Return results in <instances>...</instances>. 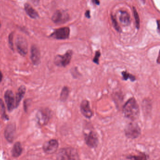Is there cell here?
I'll list each match as a JSON object with an SVG mask.
<instances>
[{
    "instance_id": "cell-1",
    "label": "cell",
    "mask_w": 160,
    "mask_h": 160,
    "mask_svg": "<svg viewBox=\"0 0 160 160\" xmlns=\"http://www.w3.org/2000/svg\"><path fill=\"white\" fill-rule=\"evenodd\" d=\"M123 113L125 117L132 121L136 120L139 118L140 114V107L135 98H131L124 104Z\"/></svg>"
},
{
    "instance_id": "cell-2",
    "label": "cell",
    "mask_w": 160,
    "mask_h": 160,
    "mask_svg": "<svg viewBox=\"0 0 160 160\" xmlns=\"http://www.w3.org/2000/svg\"><path fill=\"white\" fill-rule=\"evenodd\" d=\"M80 156L77 149L67 147L61 148L56 156V160H79Z\"/></svg>"
},
{
    "instance_id": "cell-3",
    "label": "cell",
    "mask_w": 160,
    "mask_h": 160,
    "mask_svg": "<svg viewBox=\"0 0 160 160\" xmlns=\"http://www.w3.org/2000/svg\"><path fill=\"white\" fill-rule=\"evenodd\" d=\"M125 134L128 138L135 139L138 138L141 134V129L137 123L131 122L126 126Z\"/></svg>"
},
{
    "instance_id": "cell-4",
    "label": "cell",
    "mask_w": 160,
    "mask_h": 160,
    "mask_svg": "<svg viewBox=\"0 0 160 160\" xmlns=\"http://www.w3.org/2000/svg\"><path fill=\"white\" fill-rule=\"evenodd\" d=\"M73 55V51L69 50L63 55H58L54 58V63L60 67H65L70 63Z\"/></svg>"
},
{
    "instance_id": "cell-5",
    "label": "cell",
    "mask_w": 160,
    "mask_h": 160,
    "mask_svg": "<svg viewBox=\"0 0 160 160\" xmlns=\"http://www.w3.org/2000/svg\"><path fill=\"white\" fill-rule=\"evenodd\" d=\"M52 117L50 110L48 108L41 109L37 114V119L38 123L40 125H46Z\"/></svg>"
},
{
    "instance_id": "cell-6",
    "label": "cell",
    "mask_w": 160,
    "mask_h": 160,
    "mask_svg": "<svg viewBox=\"0 0 160 160\" xmlns=\"http://www.w3.org/2000/svg\"><path fill=\"white\" fill-rule=\"evenodd\" d=\"M85 141L86 144L90 148H95L99 144V139L97 135L93 131L84 134Z\"/></svg>"
},
{
    "instance_id": "cell-7",
    "label": "cell",
    "mask_w": 160,
    "mask_h": 160,
    "mask_svg": "<svg viewBox=\"0 0 160 160\" xmlns=\"http://www.w3.org/2000/svg\"><path fill=\"white\" fill-rule=\"evenodd\" d=\"M70 30L68 27H63L55 30L51 36L59 40L66 39L69 38Z\"/></svg>"
},
{
    "instance_id": "cell-8",
    "label": "cell",
    "mask_w": 160,
    "mask_h": 160,
    "mask_svg": "<svg viewBox=\"0 0 160 160\" xmlns=\"http://www.w3.org/2000/svg\"><path fill=\"white\" fill-rule=\"evenodd\" d=\"M81 112L86 118L90 119L94 115L93 111L90 107L89 102L87 100H84L81 102L80 106Z\"/></svg>"
},
{
    "instance_id": "cell-9",
    "label": "cell",
    "mask_w": 160,
    "mask_h": 160,
    "mask_svg": "<svg viewBox=\"0 0 160 160\" xmlns=\"http://www.w3.org/2000/svg\"><path fill=\"white\" fill-rule=\"evenodd\" d=\"M69 19L68 14L65 11L57 10L52 18L53 21L57 24H62L66 22Z\"/></svg>"
},
{
    "instance_id": "cell-10",
    "label": "cell",
    "mask_w": 160,
    "mask_h": 160,
    "mask_svg": "<svg viewBox=\"0 0 160 160\" xmlns=\"http://www.w3.org/2000/svg\"><path fill=\"white\" fill-rule=\"evenodd\" d=\"M16 45L19 53L22 56H25L27 54L28 51L27 41L25 38L22 36L18 37Z\"/></svg>"
},
{
    "instance_id": "cell-11",
    "label": "cell",
    "mask_w": 160,
    "mask_h": 160,
    "mask_svg": "<svg viewBox=\"0 0 160 160\" xmlns=\"http://www.w3.org/2000/svg\"><path fill=\"white\" fill-rule=\"evenodd\" d=\"M58 146L59 144L57 140H51L44 144L43 150L47 154H54L57 151Z\"/></svg>"
},
{
    "instance_id": "cell-12",
    "label": "cell",
    "mask_w": 160,
    "mask_h": 160,
    "mask_svg": "<svg viewBox=\"0 0 160 160\" xmlns=\"http://www.w3.org/2000/svg\"><path fill=\"white\" fill-rule=\"evenodd\" d=\"M5 101L8 111H11L16 107L15 97L14 93L11 90H7L5 93Z\"/></svg>"
},
{
    "instance_id": "cell-13",
    "label": "cell",
    "mask_w": 160,
    "mask_h": 160,
    "mask_svg": "<svg viewBox=\"0 0 160 160\" xmlns=\"http://www.w3.org/2000/svg\"><path fill=\"white\" fill-rule=\"evenodd\" d=\"M16 132V126L13 123H11L7 126L4 131V136L8 142H12L15 138Z\"/></svg>"
},
{
    "instance_id": "cell-14",
    "label": "cell",
    "mask_w": 160,
    "mask_h": 160,
    "mask_svg": "<svg viewBox=\"0 0 160 160\" xmlns=\"http://www.w3.org/2000/svg\"><path fill=\"white\" fill-rule=\"evenodd\" d=\"M31 59L33 63L38 65L40 62V52L36 46H33L31 48Z\"/></svg>"
},
{
    "instance_id": "cell-15",
    "label": "cell",
    "mask_w": 160,
    "mask_h": 160,
    "mask_svg": "<svg viewBox=\"0 0 160 160\" xmlns=\"http://www.w3.org/2000/svg\"><path fill=\"white\" fill-rule=\"evenodd\" d=\"M119 20L124 26H128L131 23L130 16L126 11H120Z\"/></svg>"
},
{
    "instance_id": "cell-16",
    "label": "cell",
    "mask_w": 160,
    "mask_h": 160,
    "mask_svg": "<svg viewBox=\"0 0 160 160\" xmlns=\"http://www.w3.org/2000/svg\"><path fill=\"white\" fill-rule=\"evenodd\" d=\"M26 88L23 86L20 87L18 90V93H17L16 97H15V106L18 107L22 99L23 98L25 94Z\"/></svg>"
},
{
    "instance_id": "cell-17",
    "label": "cell",
    "mask_w": 160,
    "mask_h": 160,
    "mask_svg": "<svg viewBox=\"0 0 160 160\" xmlns=\"http://www.w3.org/2000/svg\"><path fill=\"white\" fill-rule=\"evenodd\" d=\"M24 8H25V10L26 13L28 14L29 17H31L32 18L34 19H36L38 18V14L37 12L30 5L26 3L25 5Z\"/></svg>"
},
{
    "instance_id": "cell-18",
    "label": "cell",
    "mask_w": 160,
    "mask_h": 160,
    "mask_svg": "<svg viewBox=\"0 0 160 160\" xmlns=\"http://www.w3.org/2000/svg\"><path fill=\"white\" fill-rule=\"evenodd\" d=\"M22 152V148L19 142H17L15 144L12 150V156L14 158H18L20 156Z\"/></svg>"
},
{
    "instance_id": "cell-19",
    "label": "cell",
    "mask_w": 160,
    "mask_h": 160,
    "mask_svg": "<svg viewBox=\"0 0 160 160\" xmlns=\"http://www.w3.org/2000/svg\"><path fill=\"white\" fill-rule=\"evenodd\" d=\"M70 89L68 87L65 86L63 88L60 94V100L63 102L66 101L69 96Z\"/></svg>"
},
{
    "instance_id": "cell-20",
    "label": "cell",
    "mask_w": 160,
    "mask_h": 160,
    "mask_svg": "<svg viewBox=\"0 0 160 160\" xmlns=\"http://www.w3.org/2000/svg\"><path fill=\"white\" fill-rule=\"evenodd\" d=\"M128 159L130 160H149L148 156L145 153H140L138 155L130 156L128 157Z\"/></svg>"
},
{
    "instance_id": "cell-21",
    "label": "cell",
    "mask_w": 160,
    "mask_h": 160,
    "mask_svg": "<svg viewBox=\"0 0 160 160\" xmlns=\"http://www.w3.org/2000/svg\"><path fill=\"white\" fill-rule=\"evenodd\" d=\"M123 79L125 81H127L128 80H130L131 82H135L136 81V77L130 73H128L126 71H123L122 72Z\"/></svg>"
},
{
    "instance_id": "cell-22",
    "label": "cell",
    "mask_w": 160,
    "mask_h": 160,
    "mask_svg": "<svg viewBox=\"0 0 160 160\" xmlns=\"http://www.w3.org/2000/svg\"><path fill=\"white\" fill-rule=\"evenodd\" d=\"M133 14H134V18H135V21H136V27H137V29H139L140 26V18H139L138 12H137L135 7H133Z\"/></svg>"
},
{
    "instance_id": "cell-23",
    "label": "cell",
    "mask_w": 160,
    "mask_h": 160,
    "mask_svg": "<svg viewBox=\"0 0 160 160\" xmlns=\"http://www.w3.org/2000/svg\"><path fill=\"white\" fill-rule=\"evenodd\" d=\"M111 20L112 22L113 25L115 29L117 32H122V29H121V27L118 25V23H117V21H116V19L112 15H111Z\"/></svg>"
},
{
    "instance_id": "cell-24",
    "label": "cell",
    "mask_w": 160,
    "mask_h": 160,
    "mask_svg": "<svg viewBox=\"0 0 160 160\" xmlns=\"http://www.w3.org/2000/svg\"><path fill=\"white\" fill-rule=\"evenodd\" d=\"M0 111L3 117L7 118V116L5 113V108L4 104L3 102L2 99H0Z\"/></svg>"
},
{
    "instance_id": "cell-25",
    "label": "cell",
    "mask_w": 160,
    "mask_h": 160,
    "mask_svg": "<svg viewBox=\"0 0 160 160\" xmlns=\"http://www.w3.org/2000/svg\"><path fill=\"white\" fill-rule=\"evenodd\" d=\"M101 55V53L100 51H96L95 57L93 60V62L97 65L99 64V58Z\"/></svg>"
},
{
    "instance_id": "cell-26",
    "label": "cell",
    "mask_w": 160,
    "mask_h": 160,
    "mask_svg": "<svg viewBox=\"0 0 160 160\" xmlns=\"http://www.w3.org/2000/svg\"><path fill=\"white\" fill-rule=\"evenodd\" d=\"M70 72H71V75H72V77L74 78H77L78 77H79V75H80L79 71H78V70H77L76 68H72Z\"/></svg>"
},
{
    "instance_id": "cell-27",
    "label": "cell",
    "mask_w": 160,
    "mask_h": 160,
    "mask_svg": "<svg viewBox=\"0 0 160 160\" xmlns=\"http://www.w3.org/2000/svg\"><path fill=\"white\" fill-rule=\"evenodd\" d=\"M13 34H11L9 36V44L10 48L13 50Z\"/></svg>"
},
{
    "instance_id": "cell-28",
    "label": "cell",
    "mask_w": 160,
    "mask_h": 160,
    "mask_svg": "<svg viewBox=\"0 0 160 160\" xmlns=\"http://www.w3.org/2000/svg\"><path fill=\"white\" fill-rule=\"evenodd\" d=\"M85 16L86 18H90V10H87L85 13Z\"/></svg>"
},
{
    "instance_id": "cell-29",
    "label": "cell",
    "mask_w": 160,
    "mask_h": 160,
    "mask_svg": "<svg viewBox=\"0 0 160 160\" xmlns=\"http://www.w3.org/2000/svg\"><path fill=\"white\" fill-rule=\"evenodd\" d=\"M92 2L95 4L99 5L100 4L99 0H92Z\"/></svg>"
},
{
    "instance_id": "cell-30",
    "label": "cell",
    "mask_w": 160,
    "mask_h": 160,
    "mask_svg": "<svg viewBox=\"0 0 160 160\" xmlns=\"http://www.w3.org/2000/svg\"><path fill=\"white\" fill-rule=\"evenodd\" d=\"M3 74H2V72L0 71V82L2 81V79H3Z\"/></svg>"
},
{
    "instance_id": "cell-31",
    "label": "cell",
    "mask_w": 160,
    "mask_h": 160,
    "mask_svg": "<svg viewBox=\"0 0 160 160\" xmlns=\"http://www.w3.org/2000/svg\"><path fill=\"white\" fill-rule=\"evenodd\" d=\"M157 26H158V30L159 32V21H157Z\"/></svg>"
},
{
    "instance_id": "cell-32",
    "label": "cell",
    "mask_w": 160,
    "mask_h": 160,
    "mask_svg": "<svg viewBox=\"0 0 160 160\" xmlns=\"http://www.w3.org/2000/svg\"><path fill=\"white\" fill-rule=\"evenodd\" d=\"M159 57H158V58H157V62H158V64H159Z\"/></svg>"
},
{
    "instance_id": "cell-33",
    "label": "cell",
    "mask_w": 160,
    "mask_h": 160,
    "mask_svg": "<svg viewBox=\"0 0 160 160\" xmlns=\"http://www.w3.org/2000/svg\"><path fill=\"white\" fill-rule=\"evenodd\" d=\"M0 27H1V23H0Z\"/></svg>"
}]
</instances>
